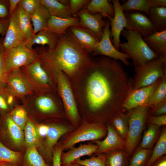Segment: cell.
Wrapping results in <instances>:
<instances>
[{
  "instance_id": "cell-1",
  "label": "cell",
  "mask_w": 166,
  "mask_h": 166,
  "mask_svg": "<svg viewBox=\"0 0 166 166\" xmlns=\"http://www.w3.org/2000/svg\"><path fill=\"white\" fill-rule=\"evenodd\" d=\"M77 108L97 114L122 107L130 91V80L118 61L101 56L90 61L70 80Z\"/></svg>"
},
{
  "instance_id": "cell-43",
  "label": "cell",
  "mask_w": 166,
  "mask_h": 166,
  "mask_svg": "<svg viewBox=\"0 0 166 166\" xmlns=\"http://www.w3.org/2000/svg\"><path fill=\"white\" fill-rule=\"evenodd\" d=\"M8 73L5 62V53L2 43L0 46V88L4 87L6 84Z\"/></svg>"
},
{
  "instance_id": "cell-42",
  "label": "cell",
  "mask_w": 166,
  "mask_h": 166,
  "mask_svg": "<svg viewBox=\"0 0 166 166\" xmlns=\"http://www.w3.org/2000/svg\"><path fill=\"white\" fill-rule=\"evenodd\" d=\"M11 118L22 129H24L28 118L26 113L23 108L18 107L14 109L12 112Z\"/></svg>"
},
{
  "instance_id": "cell-29",
  "label": "cell",
  "mask_w": 166,
  "mask_h": 166,
  "mask_svg": "<svg viewBox=\"0 0 166 166\" xmlns=\"http://www.w3.org/2000/svg\"><path fill=\"white\" fill-rule=\"evenodd\" d=\"M148 16L157 31L166 30V7L152 8Z\"/></svg>"
},
{
  "instance_id": "cell-51",
  "label": "cell",
  "mask_w": 166,
  "mask_h": 166,
  "mask_svg": "<svg viewBox=\"0 0 166 166\" xmlns=\"http://www.w3.org/2000/svg\"><path fill=\"white\" fill-rule=\"evenodd\" d=\"M49 126L46 125H41L37 128V130L40 136L44 137L46 136Z\"/></svg>"
},
{
  "instance_id": "cell-37",
  "label": "cell",
  "mask_w": 166,
  "mask_h": 166,
  "mask_svg": "<svg viewBox=\"0 0 166 166\" xmlns=\"http://www.w3.org/2000/svg\"><path fill=\"white\" fill-rule=\"evenodd\" d=\"M22 158L20 152L10 149L0 141V161L21 165Z\"/></svg>"
},
{
  "instance_id": "cell-32",
  "label": "cell",
  "mask_w": 166,
  "mask_h": 166,
  "mask_svg": "<svg viewBox=\"0 0 166 166\" xmlns=\"http://www.w3.org/2000/svg\"><path fill=\"white\" fill-rule=\"evenodd\" d=\"M124 11H135L148 16L152 8L150 0H128L121 4Z\"/></svg>"
},
{
  "instance_id": "cell-5",
  "label": "cell",
  "mask_w": 166,
  "mask_h": 166,
  "mask_svg": "<svg viewBox=\"0 0 166 166\" xmlns=\"http://www.w3.org/2000/svg\"><path fill=\"white\" fill-rule=\"evenodd\" d=\"M150 107L147 105L136 107L129 110L128 132L124 151L130 157L135 150L144 128Z\"/></svg>"
},
{
  "instance_id": "cell-39",
  "label": "cell",
  "mask_w": 166,
  "mask_h": 166,
  "mask_svg": "<svg viewBox=\"0 0 166 166\" xmlns=\"http://www.w3.org/2000/svg\"><path fill=\"white\" fill-rule=\"evenodd\" d=\"M166 99V74L161 78L160 83L151 95L148 105L150 108Z\"/></svg>"
},
{
  "instance_id": "cell-15",
  "label": "cell",
  "mask_w": 166,
  "mask_h": 166,
  "mask_svg": "<svg viewBox=\"0 0 166 166\" xmlns=\"http://www.w3.org/2000/svg\"><path fill=\"white\" fill-rule=\"evenodd\" d=\"M26 41L19 27L15 10L10 16L5 36L2 41V45L4 53Z\"/></svg>"
},
{
  "instance_id": "cell-44",
  "label": "cell",
  "mask_w": 166,
  "mask_h": 166,
  "mask_svg": "<svg viewBox=\"0 0 166 166\" xmlns=\"http://www.w3.org/2000/svg\"><path fill=\"white\" fill-rule=\"evenodd\" d=\"M40 4V0H20L18 7L31 15Z\"/></svg>"
},
{
  "instance_id": "cell-6",
  "label": "cell",
  "mask_w": 166,
  "mask_h": 166,
  "mask_svg": "<svg viewBox=\"0 0 166 166\" xmlns=\"http://www.w3.org/2000/svg\"><path fill=\"white\" fill-rule=\"evenodd\" d=\"M56 87L66 116L74 125H78L81 120V116L70 81L61 71H57L56 74Z\"/></svg>"
},
{
  "instance_id": "cell-4",
  "label": "cell",
  "mask_w": 166,
  "mask_h": 166,
  "mask_svg": "<svg viewBox=\"0 0 166 166\" xmlns=\"http://www.w3.org/2000/svg\"><path fill=\"white\" fill-rule=\"evenodd\" d=\"M134 70V76L130 80V92L150 85L162 78L166 74V58L160 57L135 67Z\"/></svg>"
},
{
  "instance_id": "cell-19",
  "label": "cell",
  "mask_w": 166,
  "mask_h": 166,
  "mask_svg": "<svg viewBox=\"0 0 166 166\" xmlns=\"http://www.w3.org/2000/svg\"><path fill=\"white\" fill-rule=\"evenodd\" d=\"M98 148L96 144H81L76 148L72 147L68 151L62 153L61 157V165L68 166L76 160L85 156L95 153Z\"/></svg>"
},
{
  "instance_id": "cell-31",
  "label": "cell",
  "mask_w": 166,
  "mask_h": 166,
  "mask_svg": "<svg viewBox=\"0 0 166 166\" xmlns=\"http://www.w3.org/2000/svg\"><path fill=\"white\" fill-rule=\"evenodd\" d=\"M166 154V130L163 128L152 151L150 158L146 166H150Z\"/></svg>"
},
{
  "instance_id": "cell-10",
  "label": "cell",
  "mask_w": 166,
  "mask_h": 166,
  "mask_svg": "<svg viewBox=\"0 0 166 166\" xmlns=\"http://www.w3.org/2000/svg\"><path fill=\"white\" fill-rule=\"evenodd\" d=\"M126 20V29L137 31L143 38L157 31L152 22L144 14L135 11H124Z\"/></svg>"
},
{
  "instance_id": "cell-30",
  "label": "cell",
  "mask_w": 166,
  "mask_h": 166,
  "mask_svg": "<svg viewBox=\"0 0 166 166\" xmlns=\"http://www.w3.org/2000/svg\"><path fill=\"white\" fill-rule=\"evenodd\" d=\"M24 130V142L27 148L39 147L41 145L40 136L37 128L28 119Z\"/></svg>"
},
{
  "instance_id": "cell-26",
  "label": "cell",
  "mask_w": 166,
  "mask_h": 166,
  "mask_svg": "<svg viewBox=\"0 0 166 166\" xmlns=\"http://www.w3.org/2000/svg\"><path fill=\"white\" fill-rule=\"evenodd\" d=\"M50 16L67 18L72 16L69 6L63 5L57 0H40Z\"/></svg>"
},
{
  "instance_id": "cell-41",
  "label": "cell",
  "mask_w": 166,
  "mask_h": 166,
  "mask_svg": "<svg viewBox=\"0 0 166 166\" xmlns=\"http://www.w3.org/2000/svg\"><path fill=\"white\" fill-rule=\"evenodd\" d=\"M106 154H101L84 160L79 158L73 163L82 166H106Z\"/></svg>"
},
{
  "instance_id": "cell-59",
  "label": "cell",
  "mask_w": 166,
  "mask_h": 166,
  "mask_svg": "<svg viewBox=\"0 0 166 166\" xmlns=\"http://www.w3.org/2000/svg\"><path fill=\"white\" fill-rule=\"evenodd\" d=\"M2 40L1 39V40H0V45H1V44H2Z\"/></svg>"
},
{
  "instance_id": "cell-33",
  "label": "cell",
  "mask_w": 166,
  "mask_h": 166,
  "mask_svg": "<svg viewBox=\"0 0 166 166\" xmlns=\"http://www.w3.org/2000/svg\"><path fill=\"white\" fill-rule=\"evenodd\" d=\"M6 124L8 133L14 143L16 146L22 145L24 142L22 130L13 121L11 117H8Z\"/></svg>"
},
{
  "instance_id": "cell-22",
  "label": "cell",
  "mask_w": 166,
  "mask_h": 166,
  "mask_svg": "<svg viewBox=\"0 0 166 166\" xmlns=\"http://www.w3.org/2000/svg\"><path fill=\"white\" fill-rule=\"evenodd\" d=\"M143 39L149 48L159 57L166 58V30L157 31Z\"/></svg>"
},
{
  "instance_id": "cell-25",
  "label": "cell",
  "mask_w": 166,
  "mask_h": 166,
  "mask_svg": "<svg viewBox=\"0 0 166 166\" xmlns=\"http://www.w3.org/2000/svg\"><path fill=\"white\" fill-rule=\"evenodd\" d=\"M30 16L33 26L34 35L46 29L50 15L46 8L41 3Z\"/></svg>"
},
{
  "instance_id": "cell-11",
  "label": "cell",
  "mask_w": 166,
  "mask_h": 166,
  "mask_svg": "<svg viewBox=\"0 0 166 166\" xmlns=\"http://www.w3.org/2000/svg\"><path fill=\"white\" fill-rule=\"evenodd\" d=\"M111 1L114 11L113 17L110 22L111 39L113 46L117 49L120 51V36L124 28L126 27V20L119 1L113 0Z\"/></svg>"
},
{
  "instance_id": "cell-17",
  "label": "cell",
  "mask_w": 166,
  "mask_h": 166,
  "mask_svg": "<svg viewBox=\"0 0 166 166\" xmlns=\"http://www.w3.org/2000/svg\"><path fill=\"white\" fill-rule=\"evenodd\" d=\"M6 84L9 90L16 96H23L31 92L30 85L22 76L19 69L12 71L8 75Z\"/></svg>"
},
{
  "instance_id": "cell-57",
  "label": "cell",
  "mask_w": 166,
  "mask_h": 166,
  "mask_svg": "<svg viewBox=\"0 0 166 166\" xmlns=\"http://www.w3.org/2000/svg\"><path fill=\"white\" fill-rule=\"evenodd\" d=\"M13 101V98L11 96L9 97L7 99L8 104H10Z\"/></svg>"
},
{
  "instance_id": "cell-28",
  "label": "cell",
  "mask_w": 166,
  "mask_h": 166,
  "mask_svg": "<svg viewBox=\"0 0 166 166\" xmlns=\"http://www.w3.org/2000/svg\"><path fill=\"white\" fill-rule=\"evenodd\" d=\"M21 166H51L38 152L36 148H27L23 156Z\"/></svg>"
},
{
  "instance_id": "cell-52",
  "label": "cell",
  "mask_w": 166,
  "mask_h": 166,
  "mask_svg": "<svg viewBox=\"0 0 166 166\" xmlns=\"http://www.w3.org/2000/svg\"><path fill=\"white\" fill-rule=\"evenodd\" d=\"M20 0H10L9 15L11 16L15 10L16 6L18 5Z\"/></svg>"
},
{
  "instance_id": "cell-49",
  "label": "cell",
  "mask_w": 166,
  "mask_h": 166,
  "mask_svg": "<svg viewBox=\"0 0 166 166\" xmlns=\"http://www.w3.org/2000/svg\"><path fill=\"white\" fill-rule=\"evenodd\" d=\"M9 10L6 2L0 0V18L4 19L9 15Z\"/></svg>"
},
{
  "instance_id": "cell-16",
  "label": "cell",
  "mask_w": 166,
  "mask_h": 166,
  "mask_svg": "<svg viewBox=\"0 0 166 166\" xmlns=\"http://www.w3.org/2000/svg\"><path fill=\"white\" fill-rule=\"evenodd\" d=\"M69 32L78 44L89 53L96 48L99 41L89 30L80 26L70 27Z\"/></svg>"
},
{
  "instance_id": "cell-54",
  "label": "cell",
  "mask_w": 166,
  "mask_h": 166,
  "mask_svg": "<svg viewBox=\"0 0 166 166\" xmlns=\"http://www.w3.org/2000/svg\"><path fill=\"white\" fill-rule=\"evenodd\" d=\"M7 99L2 94H0V109L6 110L8 109Z\"/></svg>"
},
{
  "instance_id": "cell-35",
  "label": "cell",
  "mask_w": 166,
  "mask_h": 166,
  "mask_svg": "<svg viewBox=\"0 0 166 166\" xmlns=\"http://www.w3.org/2000/svg\"><path fill=\"white\" fill-rule=\"evenodd\" d=\"M159 127L150 124L144 132L139 147L143 148L151 149L157 139Z\"/></svg>"
},
{
  "instance_id": "cell-50",
  "label": "cell",
  "mask_w": 166,
  "mask_h": 166,
  "mask_svg": "<svg viewBox=\"0 0 166 166\" xmlns=\"http://www.w3.org/2000/svg\"><path fill=\"white\" fill-rule=\"evenodd\" d=\"M9 20L0 19V34L3 35L6 33L9 24Z\"/></svg>"
},
{
  "instance_id": "cell-47",
  "label": "cell",
  "mask_w": 166,
  "mask_h": 166,
  "mask_svg": "<svg viewBox=\"0 0 166 166\" xmlns=\"http://www.w3.org/2000/svg\"><path fill=\"white\" fill-rule=\"evenodd\" d=\"M152 108L151 116H158L166 115V99L157 104Z\"/></svg>"
},
{
  "instance_id": "cell-36",
  "label": "cell",
  "mask_w": 166,
  "mask_h": 166,
  "mask_svg": "<svg viewBox=\"0 0 166 166\" xmlns=\"http://www.w3.org/2000/svg\"><path fill=\"white\" fill-rule=\"evenodd\" d=\"M119 150L106 154V166H128L129 159L124 150Z\"/></svg>"
},
{
  "instance_id": "cell-18",
  "label": "cell",
  "mask_w": 166,
  "mask_h": 166,
  "mask_svg": "<svg viewBox=\"0 0 166 166\" xmlns=\"http://www.w3.org/2000/svg\"><path fill=\"white\" fill-rule=\"evenodd\" d=\"M70 130L69 127L64 125L53 124L49 126L45 145L46 152L45 156L48 162L52 163L51 152L58 139Z\"/></svg>"
},
{
  "instance_id": "cell-8",
  "label": "cell",
  "mask_w": 166,
  "mask_h": 166,
  "mask_svg": "<svg viewBox=\"0 0 166 166\" xmlns=\"http://www.w3.org/2000/svg\"><path fill=\"white\" fill-rule=\"evenodd\" d=\"M5 56L9 72L29 65L35 61L37 57L35 52L28 48L25 42L9 50L5 53Z\"/></svg>"
},
{
  "instance_id": "cell-23",
  "label": "cell",
  "mask_w": 166,
  "mask_h": 166,
  "mask_svg": "<svg viewBox=\"0 0 166 166\" xmlns=\"http://www.w3.org/2000/svg\"><path fill=\"white\" fill-rule=\"evenodd\" d=\"M27 70L34 80L48 91L52 89L51 80L47 70L38 61H34L28 65Z\"/></svg>"
},
{
  "instance_id": "cell-58",
  "label": "cell",
  "mask_w": 166,
  "mask_h": 166,
  "mask_svg": "<svg viewBox=\"0 0 166 166\" xmlns=\"http://www.w3.org/2000/svg\"><path fill=\"white\" fill-rule=\"evenodd\" d=\"M68 166H82L74 163H72Z\"/></svg>"
},
{
  "instance_id": "cell-21",
  "label": "cell",
  "mask_w": 166,
  "mask_h": 166,
  "mask_svg": "<svg viewBox=\"0 0 166 166\" xmlns=\"http://www.w3.org/2000/svg\"><path fill=\"white\" fill-rule=\"evenodd\" d=\"M59 37V35L47 29H44L33 35L25 42V44L26 46L30 49H33L32 46L34 44L47 45L49 49H53L57 45Z\"/></svg>"
},
{
  "instance_id": "cell-55",
  "label": "cell",
  "mask_w": 166,
  "mask_h": 166,
  "mask_svg": "<svg viewBox=\"0 0 166 166\" xmlns=\"http://www.w3.org/2000/svg\"><path fill=\"white\" fill-rule=\"evenodd\" d=\"M150 166H166V156L161 157Z\"/></svg>"
},
{
  "instance_id": "cell-56",
  "label": "cell",
  "mask_w": 166,
  "mask_h": 166,
  "mask_svg": "<svg viewBox=\"0 0 166 166\" xmlns=\"http://www.w3.org/2000/svg\"><path fill=\"white\" fill-rule=\"evenodd\" d=\"M0 166H21L10 163L0 161Z\"/></svg>"
},
{
  "instance_id": "cell-3",
  "label": "cell",
  "mask_w": 166,
  "mask_h": 166,
  "mask_svg": "<svg viewBox=\"0 0 166 166\" xmlns=\"http://www.w3.org/2000/svg\"><path fill=\"white\" fill-rule=\"evenodd\" d=\"M121 34L126 41L121 43L120 50L132 59L134 67L140 66L159 57L149 48L139 32L124 29Z\"/></svg>"
},
{
  "instance_id": "cell-24",
  "label": "cell",
  "mask_w": 166,
  "mask_h": 166,
  "mask_svg": "<svg viewBox=\"0 0 166 166\" xmlns=\"http://www.w3.org/2000/svg\"><path fill=\"white\" fill-rule=\"evenodd\" d=\"M92 14L99 13L110 22L113 17L114 9L107 0H92L85 9Z\"/></svg>"
},
{
  "instance_id": "cell-20",
  "label": "cell",
  "mask_w": 166,
  "mask_h": 166,
  "mask_svg": "<svg viewBox=\"0 0 166 166\" xmlns=\"http://www.w3.org/2000/svg\"><path fill=\"white\" fill-rule=\"evenodd\" d=\"M76 26H80L79 19L77 17L62 18L51 15L48 21L46 29L60 36L65 34L68 28Z\"/></svg>"
},
{
  "instance_id": "cell-12",
  "label": "cell",
  "mask_w": 166,
  "mask_h": 166,
  "mask_svg": "<svg viewBox=\"0 0 166 166\" xmlns=\"http://www.w3.org/2000/svg\"><path fill=\"white\" fill-rule=\"evenodd\" d=\"M161 78L150 85L130 91L122 108L129 111L137 107L148 105L149 100L160 83Z\"/></svg>"
},
{
  "instance_id": "cell-14",
  "label": "cell",
  "mask_w": 166,
  "mask_h": 166,
  "mask_svg": "<svg viewBox=\"0 0 166 166\" xmlns=\"http://www.w3.org/2000/svg\"><path fill=\"white\" fill-rule=\"evenodd\" d=\"M80 26L91 31L99 41L103 34V30L106 21L100 14H92L84 9L78 12Z\"/></svg>"
},
{
  "instance_id": "cell-46",
  "label": "cell",
  "mask_w": 166,
  "mask_h": 166,
  "mask_svg": "<svg viewBox=\"0 0 166 166\" xmlns=\"http://www.w3.org/2000/svg\"><path fill=\"white\" fill-rule=\"evenodd\" d=\"M63 149L62 144H59L55 148L53 153V166H61V157Z\"/></svg>"
},
{
  "instance_id": "cell-7",
  "label": "cell",
  "mask_w": 166,
  "mask_h": 166,
  "mask_svg": "<svg viewBox=\"0 0 166 166\" xmlns=\"http://www.w3.org/2000/svg\"><path fill=\"white\" fill-rule=\"evenodd\" d=\"M105 133V129L101 124L85 121L77 129L66 136L62 144L63 150L70 149L80 142L99 140Z\"/></svg>"
},
{
  "instance_id": "cell-40",
  "label": "cell",
  "mask_w": 166,
  "mask_h": 166,
  "mask_svg": "<svg viewBox=\"0 0 166 166\" xmlns=\"http://www.w3.org/2000/svg\"><path fill=\"white\" fill-rule=\"evenodd\" d=\"M111 121L117 132L125 140L127 136L128 125V118L127 114L119 113L113 118Z\"/></svg>"
},
{
  "instance_id": "cell-53",
  "label": "cell",
  "mask_w": 166,
  "mask_h": 166,
  "mask_svg": "<svg viewBox=\"0 0 166 166\" xmlns=\"http://www.w3.org/2000/svg\"><path fill=\"white\" fill-rule=\"evenodd\" d=\"M152 8L156 7H166V0H150Z\"/></svg>"
},
{
  "instance_id": "cell-2",
  "label": "cell",
  "mask_w": 166,
  "mask_h": 166,
  "mask_svg": "<svg viewBox=\"0 0 166 166\" xmlns=\"http://www.w3.org/2000/svg\"><path fill=\"white\" fill-rule=\"evenodd\" d=\"M53 49L43 51L46 69L55 75L61 71L70 81L91 61L89 53L78 44L69 31L59 36Z\"/></svg>"
},
{
  "instance_id": "cell-48",
  "label": "cell",
  "mask_w": 166,
  "mask_h": 166,
  "mask_svg": "<svg viewBox=\"0 0 166 166\" xmlns=\"http://www.w3.org/2000/svg\"><path fill=\"white\" fill-rule=\"evenodd\" d=\"M148 121L150 124L155 125L159 127L166 125V115H163L158 116L151 115L148 117Z\"/></svg>"
},
{
  "instance_id": "cell-45",
  "label": "cell",
  "mask_w": 166,
  "mask_h": 166,
  "mask_svg": "<svg viewBox=\"0 0 166 166\" xmlns=\"http://www.w3.org/2000/svg\"><path fill=\"white\" fill-rule=\"evenodd\" d=\"M89 1L88 0H69V6L72 16L77 17L78 11Z\"/></svg>"
},
{
  "instance_id": "cell-27",
  "label": "cell",
  "mask_w": 166,
  "mask_h": 166,
  "mask_svg": "<svg viewBox=\"0 0 166 166\" xmlns=\"http://www.w3.org/2000/svg\"><path fill=\"white\" fill-rule=\"evenodd\" d=\"M15 10L20 29L26 41L28 40L34 35L30 15L18 7Z\"/></svg>"
},
{
  "instance_id": "cell-9",
  "label": "cell",
  "mask_w": 166,
  "mask_h": 166,
  "mask_svg": "<svg viewBox=\"0 0 166 166\" xmlns=\"http://www.w3.org/2000/svg\"><path fill=\"white\" fill-rule=\"evenodd\" d=\"M110 21H106L103 30L102 36L99 41L98 45L94 52V56L101 55L109 57L116 60H120L126 66L131 65L128 61L129 57L117 49L113 46L111 39Z\"/></svg>"
},
{
  "instance_id": "cell-34",
  "label": "cell",
  "mask_w": 166,
  "mask_h": 166,
  "mask_svg": "<svg viewBox=\"0 0 166 166\" xmlns=\"http://www.w3.org/2000/svg\"><path fill=\"white\" fill-rule=\"evenodd\" d=\"M151 149L139 147L130 157L128 166H146L152 154Z\"/></svg>"
},
{
  "instance_id": "cell-38",
  "label": "cell",
  "mask_w": 166,
  "mask_h": 166,
  "mask_svg": "<svg viewBox=\"0 0 166 166\" xmlns=\"http://www.w3.org/2000/svg\"><path fill=\"white\" fill-rule=\"evenodd\" d=\"M36 104L39 110L44 113H53L58 110L57 106L54 99L48 95L39 97L36 100Z\"/></svg>"
},
{
  "instance_id": "cell-13",
  "label": "cell",
  "mask_w": 166,
  "mask_h": 166,
  "mask_svg": "<svg viewBox=\"0 0 166 166\" xmlns=\"http://www.w3.org/2000/svg\"><path fill=\"white\" fill-rule=\"evenodd\" d=\"M108 133L103 140L95 141L97 148L94 153L97 155L107 154L119 150L124 149L125 140L122 138L110 124L107 126Z\"/></svg>"
}]
</instances>
